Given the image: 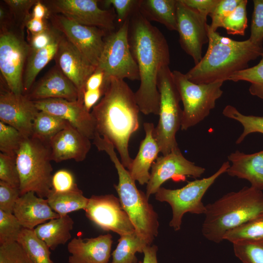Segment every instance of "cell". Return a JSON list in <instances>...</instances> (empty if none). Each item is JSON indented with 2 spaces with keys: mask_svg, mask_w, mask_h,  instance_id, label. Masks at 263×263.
<instances>
[{
  "mask_svg": "<svg viewBox=\"0 0 263 263\" xmlns=\"http://www.w3.org/2000/svg\"><path fill=\"white\" fill-rule=\"evenodd\" d=\"M52 210L59 216L80 209L85 210L89 198L78 188L69 191L56 192L53 190L46 198Z\"/></svg>",
  "mask_w": 263,
  "mask_h": 263,
  "instance_id": "29",
  "label": "cell"
},
{
  "mask_svg": "<svg viewBox=\"0 0 263 263\" xmlns=\"http://www.w3.org/2000/svg\"><path fill=\"white\" fill-rule=\"evenodd\" d=\"M54 59L58 68L75 86L83 100L86 82L96 67L62 34Z\"/></svg>",
  "mask_w": 263,
  "mask_h": 263,
  "instance_id": "19",
  "label": "cell"
},
{
  "mask_svg": "<svg viewBox=\"0 0 263 263\" xmlns=\"http://www.w3.org/2000/svg\"><path fill=\"white\" fill-rule=\"evenodd\" d=\"M104 94L102 90L95 91H85L83 93V101L86 109L89 112Z\"/></svg>",
  "mask_w": 263,
  "mask_h": 263,
  "instance_id": "51",
  "label": "cell"
},
{
  "mask_svg": "<svg viewBox=\"0 0 263 263\" xmlns=\"http://www.w3.org/2000/svg\"><path fill=\"white\" fill-rule=\"evenodd\" d=\"M110 234L83 239L74 238L68 243L69 263H109L113 244Z\"/></svg>",
  "mask_w": 263,
  "mask_h": 263,
  "instance_id": "22",
  "label": "cell"
},
{
  "mask_svg": "<svg viewBox=\"0 0 263 263\" xmlns=\"http://www.w3.org/2000/svg\"><path fill=\"white\" fill-rule=\"evenodd\" d=\"M25 138L15 128L0 121V151L16 157Z\"/></svg>",
  "mask_w": 263,
  "mask_h": 263,
  "instance_id": "37",
  "label": "cell"
},
{
  "mask_svg": "<svg viewBox=\"0 0 263 263\" xmlns=\"http://www.w3.org/2000/svg\"><path fill=\"white\" fill-rule=\"evenodd\" d=\"M176 15L181 47L192 57L196 65L203 57V46L208 42L207 19L185 5L181 0H177Z\"/></svg>",
  "mask_w": 263,
  "mask_h": 263,
  "instance_id": "16",
  "label": "cell"
},
{
  "mask_svg": "<svg viewBox=\"0 0 263 263\" xmlns=\"http://www.w3.org/2000/svg\"><path fill=\"white\" fill-rule=\"evenodd\" d=\"M106 84L107 81H106L104 72L101 70L96 68L88 78L84 91L102 90L105 93Z\"/></svg>",
  "mask_w": 263,
  "mask_h": 263,
  "instance_id": "50",
  "label": "cell"
},
{
  "mask_svg": "<svg viewBox=\"0 0 263 263\" xmlns=\"http://www.w3.org/2000/svg\"><path fill=\"white\" fill-rule=\"evenodd\" d=\"M208 38L207 52L201 61L185 75L196 84L228 80L234 73L247 69L250 61L261 56L263 47L248 38L237 41L212 31L207 26Z\"/></svg>",
  "mask_w": 263,
  "mask_h": 263,
  "instance_id": "3",
  "label": "cell"
},
{
  "mask_svg": "<svg viewBox=\"0 0 263 263\" xmlns=\"http://www.w3.org/2000/svg\"><path fill=\"white\" fill-rule=\"evenodd\" d=\"M84 210L87 218L103 230L120 236L135 232L119 198L113 194L92 195Z\"/></svg>",
  "mask_w": 263,
  "mask_h": 263,
  "instance_id": "14",
  "label": "cell"
},
{
  "mask_svg": "<svg viewBox=\"0 0 263 263\" xmlns=\"http://www.w3.org/2000/svg\"><path fill=\"white\" fill-rule=\"evenodd\" d=\"M0 181L19 188L20 178L16 157L0 153Z\"/></svg>",
  "mask_w": 263,
  "mask_h": 263,
  "instance_id": "41",
  "label": "cell"
},
{
  "mask_svg": "<svg viewBox=\"0 0 263 263\" xmlns=\"http://www.w3.org/2000/svg\"><path fill=\"white\" fill-rule=\"evenodd\" d=\"M74 222L68 214L60 216L37 226L34 231L51 250L65 244L71 238Z\"/></svg>",
  "mask_w": 263,
  "mask_h": 263,
  "instance_id": "26",
  "label": "cell"
},
{
  "mask_svg": "<svg viewBox=\"0 0 263 263\" xmlns=\"http://www.w3.org/2000/svg\"><path fill=\"white\" fill-rule=\"evenodd\" d=\"M261 57L257 65L234 73L228 80L249 82L250 94L263 100V54Z\"/></svg>",
  "mask_w": 263,
  "mask_h": 263,
  "instance_id": "35",
  "label": "cell"
},
{
  "mask_svg": "<svg viewBox=\"0 0 263 263\" xmlns=\"http://www.w3.org/2000/svg\"><path fill=\"white\" fill-rule=\"evenodd\" d=\"M187 6L207 19L219 0H181Z\"/></svg>",
  "mask_w": 263,
  "mask_h": 263,
  "instance_id": "48",
  "label": "cell"
},
{
  "mask_svg": "<svg viewBox=\"0 0 263 263\" xmlns=\"http://www.w3.org/2000/svg\"><path fill=\"white\" fill-rule=\"evenodd\" d=\"M177 0H140L138 10L148 21L163 24L168 30L177 31Z\"/></svg>",
  "mask_w": 263,
  "mask_h": 263,
  "instance_id": "28",
  "label": "cell"
},
{
  "mask_svg": "<svg viewBox=\"0 0 263 263\" xmlns=\"http://www.w3.org/2000/svg\"><path fill=\"white\" fill-rule=\"evenodd\" d=\"M128 40L139 71L140 86L134 94L140 111L145 115H158V75L162 67L170 63L167 39L138 9L129 18Z\"/></svg>",
  "mask_w": 263,
  "mask_h": 263,
  "instance_id": "1",
  "label": "cell"
},
{
  "mask_svg": "<svg viewBox=\"0 0 263 263\" xmlns=\"http://www.w3.org/2000/svg\"><path fill=\"white\" fill-rule=\"evenodd\" d=\"M70 125L61 118L39 111L33 121L32 136L48 144L54 136Z\"/></svg>",
  "mask_w": 263,
  "mask_h": 263,
  "instance_id": "31",
  "label": "cell"
},
{
  "mask_svg": "<svg viewBox=\"0 0 263 263\" xmlns=\"http://www.w3.org/2000/svg\"><path fill=\"white\" fill-rule=\"evenodd\" d=\"M263 238V213L227 231L224 240L235 244Z\"/></svg>",
  "mask_w": 263,
  "mask_h": 263,
  "instance_id": "33",
  "label": "cell"
},
{
  "mask_svg": "<svg viewBox=\"0 0 263 263\" xmlns=\"http://www.w3.org/2000/svg\"><path fill=\"white\" fill-rule=\"evenodd\" d=\"M203 235L219 243L228 231L263 213V192L252 187L230 192L206 206Z\"/></svg>",
  "mask_w": 263,
  "mask_h": 263,
  "instance_id": "4",
  "label": "cell"
},
{
  "mask_svg": "<svg viewBox=\"0 0 263 263\" xmlns=\"http://www.w3.org/2000/svg\"><path fill=\"white\" fill-rule=\"evenodd\" d=\"M13 214L23 228L31 230L60 216L52 210L46 198L39 197L33 191L20 196Z\"/></svg>",
  "mask_w": 263,
  "mask_h": 263,
  "instance_id": "23",
  "label": "cell"
},
{
  "mask_svg": "<svg viewBox=\"0 0 263 263\" xmlns=\"http://www.w3.org/2000/svg\"><path fill=\"white\" fill-rule=\"evenodd\" d=\"M230 166L228 161L225 162L212 175L201 179L188 182L184 187L171 189L161 187L155 194V198L160 202H166L171 206L172 217L169 226L175 230L181 228L182 218L187 212L205 214L206 206L202 198L216 180L226 171Z\"/></svg>",
  "mask_w": 263,
  "mask_h": 263,
  "instance_id": "9",
  "label": "cell"
},
{
  "mask_svg": "<svg viewBox=\"0 0 263 263\" xmlns=\"http://www.w3.org/2000/svg\"><path fill=\"white\" fill-rule=\"evenodd\" d=\"M143 126L145 137L140 142L138 153L128 169L132 178L141 185L148 184L150 178L149 171L160 152L153 135V124L145 122Z\"/></svg>",
  "mask_w": 263,
  "mask_h": 263,
  "instance_id": "24",
  "label": "cell"
},
{
  "mask_svg": "<svg viewBox=\"0 0 263 263\" xmlns=\"http://www.w3.org/2000/svg\"><path fill=\"white\" fill-rule=\"evenodd\" d=\"M33 101L38 111L68 121L90 140L94 139L96 133L95 121L91 112L85 107L83 101L50 98Z\"/></svg>",
  "mask_w": 263,
  "mask_h": 263,
  "instance_id": "18",
  "label": "cell"
},
{
  "mask_svg": "<svg viewBox=\"0 0 263 263\" xmlns=\"http://www.w3.org/2000/svg\"><path fill=\"white\" fill-rule=\"evenodd\" d=\"M157 250L158 247L155 245L146 246L143 251L144 258L142 263H158Z\"/></svg>",
  "mask_w": 263,
  "mask_h": 263,
  "instance_id": "53",
  "label": "cell"
},
{
  "mask_svg": "<svg viewBox=\"0 0 263 263\" xmlns=\"http://www.w3.org/2000/svg\"><path fill=\"white\" fill-rule=\"evenodd\" d=\"M235 255L243 263H263V238L233 244Z\"/></svg>",
  "mask_w": 263,
  "mask_h": 263,
  "instance_id": "36",
  "label": "cell"
},
{
  "mask_svg": "<svg viewBox=\"0 0 263 263\" xmlns=\"http://www.w3.org/2000/svg\"><path fill=\"white\" fill-rule=\"evenodd\" d=\"M39 111L25 94L0 89V121L18 130L25 138L32 136L33 123Z\"/></svg>",
  "mask_w": 263,
  "mask_h": 263,
  "instance_id": "17",
  "label": "cell"
},
{
  "mask_svg": "<svg viewBox=\"0 0 263 263\" xmlns=\"http://www.w3.org/2000/svg\"><path fill=\"white\" fill-rule=\"evenodd\" d=\"M53 28L63 35L94 66L97 67L107 32L96 27L74 22L60 14L50 16Z\"/></svg>",
  "mask_w": 263,
  "mask_h": 263,
  "instance_id": "12",
  "label": "cell"
},
{
  "mask_svg": "<svg viewBox=\"0 0 263 263\" xmlns=\"http://www.w3.org/2000/svg\"><path fill=\"white\" fill-rule=\"evenodd\" d=\"M33 263H54L50 248L35 234L34 230L22 228L17 241Z\"/></svg>",
  "mask_w": 263,
  "mask_h": 263,
  "instance_id": "32",
  "label": "cell"
},
{
  "mask_svg": "<svg viewBox=\"0 0 263 263\" xmlns=\"http://www.w3.org/2000/svg\"><path fill=\"white\" fill-rule=\"evenodd\" d=\"M140 0H106L105 7L112 6L116 13L118 22L121 25L128 19L132 14L138 9Z\"/></svg>",
  "mask_w": 263,
  "mask_h": 263,
  "instance_id": "44",
  "label": "cell"
},
{
  "mask_svg": "<svg viewBox=\"0 0 263 263\" xmlns=\"http://www.w3.org/2000/svg\"><path fill=\"white\" fill-rule=\"evenodd\" d=\"M34 6L32 17L39 19H43L48 12L47 7L41 1L38 0Z\"/></svg>",
  "mask_w": 263,
  "mask_h": 263,
  "instance_id": "54",
  "label": "cell"
},
{
  "mask_svg": "<svg viewBox=\"0 0 263 263\" xmlns=\"http://www.w3.org/2000/svg\"><path fill=\"white\" fill-rule=\"evenodd\" d=\"M140 112L134 93L124 79L114 77L107 80L104 95L91 112L96 133L113 144L128 169L132 161L129 142L139 128Z\"/></svg>",
  "mask_w": 263,
  "mask_h": 263,
  "instance_id": "2",
  "label": "cell"
},
{
  "mask_svg": "<svg viewBox=\"0 0 263 263\" xmlns=\"http://www.w3.org/2000/svg\"><path fill=\"white\" fill-rule=\"evenodd\" d=\"M157 88L160 94L159 118L153 135L160 152L165 155L179 148L176 134L181 128L183 112L180 95L169 66L159 71Z\"/></svg>",
  "mask_w": 263,
  "mask_h": 263,
  "instance_id": "7",
  "label": "cell"
},
{
  "mask_svg": "<svg viewBox=\"0 0 263 263\" xmlns=\"http://www.w3.org/2000/svg\"><path fill=\"white\" fill-rule=\"evenodd\" d=\"M231 163L226 171L228 175L249 181L251 187L263 190V150L246 154L238 150L228 155Z\"/></svg>",
  "mask_w": 263,
  "mask_h": 263,
  "instance_id": "25",
  "label": "cell"
},
{
  "mask_svg": "<svg viewBox=\"0 0 263 263\" xmlns=\"http://www.w3.org/2000/svg\"><path fill=\"white\" fill-rule=\"evenodd\" d=\"M205 169L196 165L186 159L179 148L169 154L158 157L152 164L150 178L147 184L146 195L150 197L155 194L162 185L167 180L173 179L183 180L186 176L200 177Z\"/></svg>",
  "mask_w": 263,
  "mask_h": 263,
  "instance_id": "15",
  "label": "cell"
},
{
  "mask_svg": "<svg viewBox=\"0 0 263 263\" xmlns=\"http://www.w3.org/2000/svg\"><path fill=\"white\" fill-rule=\"evenodd\" d=\"M30 51V45L18 35L1 32L0 70L8 89L15 94H24V66Z\"/></svg>",
  "mask_w": 263,
  "mask_h": 263,
  "instance_id": "11",
  "label": "cell"
},
{
  "mask_svg": "<svg viewBox=\"0 0 263 263\" xmlns=\"http://www.w3.org/2000/svg\"><path fill=\"white\" fill-rule=\"evenodd\" d=\"M22 228L13 213L0 210V244L17 242Z\"/></svg>",
  "mask_w": 263,
  "mask_h": 263,
  "instance_id": "39",
  "label": "cell"
},
{
  "mask_svg": "<svg viewBox=\"0 0 263 263\" xmlns=\"http://www.w3.org/2000/svg\"><path fill=\"white\" fill-rule=\"evenodd\" d=\"M248 1L242 0L235 10L223 21L222 27L228 34L244 36L247 27L246 5Z\"/></svg>",
  "mask_w": 263,
  "mask_h": 263,
  "instance_id": "38",
  "label": "cell"
},
{
  "mask_svg": "<svg viewBox=\"0 0 263 263\" xmlns=\"http://www.w3.org/2000/svg\"><path fill=\"white\" fill-rule=\"evenodd\" d=\"M173 78L183 104L181 129L188 130L206 118L223 94V81L196 84L179 71L172 72Z\"/></svg>",
  "mask_w": 263,
  "mask_h": 263,
  "instance_id": "8",
  "label": "cell"
},
{
  "mask_svg": "<svg viewBox=\"0 0 263 263\" xmlns=\"http://www.w3.org/2000/svg\"><path fill=\"white\" fill-rule=\"evenodd\" d=\"M21 195L33 191L46 198L52 191L53 168L49 145L38 139L25 138L16 156Z\"/></svg>",
  "mask_w": 263,
  "mask_h": 263,
  "instance_id": "6",
  "label": "cell"
},
{
  "mask_svg": "<svg viewBox=\"0 0 263 263\" xmlns=\"http://www.w3.org/2000/svg\"><path fill=\"white\" fill-rule=\"evenodd\" d=\"M149 244L136 232L120 235L116 248L111 254V263H137V252L143 253Z\"/></svg>",
  "mask_w": 263,
  "mask_h": 263,
  "instance_id": "30",
  "label": "cell"
},
{
  "mask_svg": "<svg viewBox=\"0 0 263 263\" xmlns=\"http://www.w3.org/2000/svg\"><path fill=\"white\" fill-rule=\"evenodd\" d=\"M250 36L249 40L253 43L263 46V0H253Z\"/></svg>",
  "mask_w": 263,
  "mask_h": 263,
  "instance_id": "43",
  "label": "cell"
},
{
  "mask_svg": "<svg viewBox=\"0 0 263 263\" xmlns=\"http://www.w3.org/2000/svg\"><path fill=\"white\" fill-rule=\"evenodd\" d=\"M57 30L48 28L38 34L32 35L30 41V50H37L47 46L52 40Z\"/></svg>",
  "mask_w": 263,
  "mask_h": 263,
  "instance_id": "49",
  "label": "cell"
},
{
  "mask_svg": "<svg viewBox=\"0 0 263 263\" xmlns=\"http://www.w3.org/2000/svg\"><path fill=\"white\" fill-rule=\"evenodd\" d=\"M59 33L57 31L51 42L44 48L30 50L23 74L24 93L30 91L38 73L54 58L61 37Z\"/></svg>",
  "mask_w": 263,
  "mask_h": 263,
  "instance_id": "27",
  "label": "cell"
},
{
  "mask_svg": "<svg viewBox=\"0 0 263 263\" xmlns=\"http://www.w3.org/2000/svg\"><path fill=\"white\" fill-rule=\"evenodd\" d=\"M11 12L17 19H24L25 24L30 19L29 11L38 0H4Z\"/></svg>",
  "mask_w": 263,
  "mask_h": 263,
  "instance_id": "47",
  "label": "cell"
},
{
  "mask_svg": "<svg viewBox=\"0 0 263 263\" xmlns=\"http://www.w3.org/2000/svg\"><path fill=\"white\" fill-rule=\"evenodd\" d=\"M94 139V144L99 151L107 153L117 170L118 183L114 187L122 208L136 233L151 245L158 233L157 214L149 203L146 194L137 188L135 181L119 160L113 144L99 135H96Z\"/></svg>",
  "mask_w": 263,
  "mask_h": 263,
  "instance_id": "5",
  "label": "cell"
},
{
  "mask_svg": "<svg viewBox=\"0 0 263 263\" xmlns=\"http://www.w3.org/2000/svg\"><path fill=\"white\" fill-rule=\"evenodd\" d=\"M129 19L115 32L104 38V46L96 68L105 74L106 81L111 77L139 80L138 68L131 53L128 40Z\"/></svg>",
  "mask_w": 263,
  "mask_h": 263,
  "instance_id": "10",
  "label": "cell"
},
{
  "mask_svg": "<svg viewBox=\"0 0 263 263\" xmlns=\"http://www.w3.org/2000/svg\"><path fill=\"white\" fill-rule=\"evenodd\" d=\"M20 195L19 188L0 181V210L13 213L16 203Z\"/></svg>",
  "mask_w": 263,
  "mask_h": 263,
  "instance_id": "45",
  "label": "cell"
},
{
  "mask_svg": "<svg viewBox=\"0 0 263 263\" xmlns=\"http://www.w3.org/2000/svg\"><path fill=\"white\" fill-rule=\"evenodd\" d=\"M50 10L78 23L112 32L116 15L113 10H103L95 0H53L46 1Z\"/></svg>",
  "mask_w": 263,
  "mask_h": 263,
  "instance_id": "13",
  "label": "cell"
},
{
  "mask_svg": "<svg viewBox=\"0 0 263 263\" xmlns=\"http://www.w3.org/2000/svg\"><path fill=\"white\" fill-rule=\"evenodd\" d=\"M222 113L225 116L238 121L243 127V132L236 141L237 144L241 143L248 135L252 133L258 132L263 134V116L244 114L230 105L225 107Z\"/></svg>",
  "mask_w": 263,
  "mask_h": 263,
  "instance_id": "34",
  "label": "cell"
},
{
  "mask_svg": "<svg viewBox=\"0 0 263 263\" xmlns=\"http://www.w3.org/2000/svg\"><path fill=\"white\" fill-rule=\"evenodd\" d=\"M52 190L64 192L78 188L73 174L68 170L61 169L53 174L52 179Z\"/></svg>",
  "mask_w": 263,
  "mask_h": 263,
  "instance_id": "46",
  "label": "cell"
},
{
  "mask_svg": "<svg viewBox=\"0 0 263 263\" xmlns=\"http://www.w3.org/2000/svg\"><path fill=\"white\" fill-rule=\"evenodd\" d=\"M25 94L32 101L50 98L83 101L75 86L56 65L48 71Z\"/></svg>",
  "mask_w": 263,
  "mask_h": 263,
  "instance_id": "21",
  "label": "cell"
},
{
  "mask_svg": "<svg viewBox=\"0 0 263 263\" xmlns=\"http://www.w3.org/2000/svg\"><path fill=\"white\" fill-rule=\"evenodd\" d=\"M90 140L70 125L49 141L51 160L56 163L72 159L83 161L91 148Z\"/></svg>",
  "mask_w": 263,
  "mask_h": 263,
  "instance_id": "20",
  "label": "cell"
},
{
  "mask_svg": "<svg viewBox=\"0 0 263 263\" xmlns=\"http://www.w3.org/2000/svg\"><path fill=\"white\" fill-rule=\"evenodd\" d=\"M26 25L32 35L41 33L48 28L43 19L30 18L26 22Z\"/></svg>",
  "mask_w": 263,
  "mask_h": 263,
  "instance_id": "52",
  "label": "cell"
},
{
  "mask_svg": "<svg viewBox=\"0 0 263 263\" xmlns=\"http://www.w3.org/2000/svg\"><path fill=\"white\" fill-rule=\"evenodd\" d=\"M0 263H33L17 242L0 244Z\"/></svg>",
  "mask_w": 263,
  "mask_h": 263,
  "instance_id": "40",
  "label": "cell"
},
{
  "mask_svg": "<svg viewBox=\"0 0 263 263\" xmlns=\"http://www.w3.org/2000/svg\"><path fill=\"white\" fill-rule=\"evenodd\" d=\"M242 0H219L212 12L209 14L211 18L210 28L216 32L222 27L224 19L227 18L239 4Z\"/></svg>",
  "mask_w": 263,
  "mask_h": 263,
  "instance_id": "42",
  "label": "cell"
}]
</instances>
